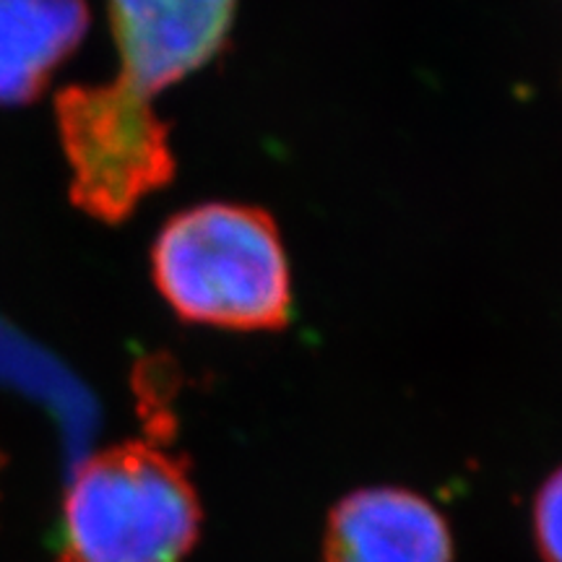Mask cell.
Returning <instances> with one entry per match:
<instances>
[{"label": "cell", "mask_w": 562, "mask_h": 562, "mask_svg": "<svg viewBox=\"0 0 562 562\" xmlns=\"http://www.w3.org/2000/svg\"><path fill=\"white\" fill-rule=\"evenodd\" d=\"M161 297L188 323L277 331L290 323L284 245L266 211L206 203L172 216L151 250Z\"/></svg>", "instance_id": "1"}, {"label": "cell", "mask_w": 562, "mask_h": 562, "mask_svg": "<svg viewBox=\"0 0 562 562\" xmlns=\"http://www.w3.org/2000/svg\"><path fill=\"white\" fill-rule=\"evenodd\" d=\"M201 510L186 469L144 442L89 459L63 505L60 562H178Z\"/></svg>", "instance_id": "2"}, {"label": "cell", "mask_w": 562, "mask_h": 562, "mask_svg": "<svg viewBox=\"0 0 562 562\" xmlns=\"http://www.w3.org/2000/svg\"><path fill=\"white\" fill-rule=\"evenodd\" d=\"M55 115L74 180L70 199L97 220H128L146 195L175 178L170 128L149 97L121 79L102 87H68L55 100Z\"/></svg>", "instance_id": "3"}, {"label": "cell", "mask_w": 562, "mask_h": 562, "mask_svg": "<svg viewBox=\"0 0 562 562\" xmlns=\"http://www.w3.org/2000/svg\"><path fill=\"white\" fill-rule=\"evenodd\" d=\"M237 0H110L121 81L151 97L206 66L227 45Z\"/></svg>", "instance_id": "4"}, {"label": "cell", "mask_w": 562, "mask_h": 562, "mask_svg": "<svg viewBox=\"0 0 562 562\" xmlns=\"http://www.w3.org/2000/svg\"><path fill=\"white\" fill-rule=\"evenodd\" d=\"M328 562H451V533L422 497L362 490L334 510Z\"/></svg>", "instance_id": "5"}, {"label": "cell", "mask_w": 562, "mask_h": 562, "mask_svg": "<svg viewBox=\"0 0 562 562\" xmlns=\"http://www.w3.org/2000/svg\"><path fill=\"white\" fill-rule=\"evenodd\" d=\"M87 30V0H0V104L32 102Z\"/></svg>", "instance_id": "6"}, {"label": "cell", "mask_w": 562, "mask_h": 562, "mask_svg": "<svg viewBox=\"0 0 562 562\" xmlns=\"http://www.w3.org/2000/svg\"><path fill=\"white\" fill-rule=\"evenodd\" d=\"M533 533L544 562H562V469H558L533 505Z\"/></svg>", "instance_id": "7"}]
</instances>
